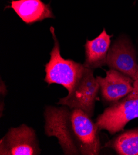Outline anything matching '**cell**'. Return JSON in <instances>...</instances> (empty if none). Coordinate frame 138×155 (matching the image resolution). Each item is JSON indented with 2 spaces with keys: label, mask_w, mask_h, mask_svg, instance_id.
<instances>
[{
  "label": "cell",
  "mask_w": 138,
  "mask_h": 155,
  "mask_svg": "<svg viewBox=\"0 0 138 155\" xmlns=\"http://www.w3.org/2000/svg\"><path fill=\"white\" fill-rule=\"evenodd\" d=\"M44 132L54 137L65 155H99L102 147L96 122L80 109L47 106Z\"/></svg>",
  "instance_id": "1"
},
{
  "label": "cell",
  "mask_w": 138,
  "mask_h": 155,
  "mask_svg": "<svg viewBox=\"0 0 138 155\" xmlns=\"http://www.w3.org/2000/svg\"><path fill=\"white\" fill-rule=\"evenodd\" d=\"M54 45L50 53V58L45 64V77L44 81L50 85L55 84L63 86L68 94L81 79L86 67L72 59H64L61 55L59 41L56 36L55 28H50Z\"/></svg>",
  "instance_id": "2"
},
{
  "label": "cell",
  "mask_w": 138,
  "mask_h": 155,
  "mask_svg": "<svg viewBox=\"0 0 138 155\" xmlns=\"http://www.w3.org/2000/svg\"><path fill=\"white\" fill-rule=\"evenodd\" d=\"M138 118V79L126 97L105 108L96 119L100 131L105 130L113 135L125 130L130 121Z\"/></svg>",
  "instance_id": "3"
},
{
  "label": "cell",
  "mask_w": 138,
  "mask_h": 155,
  "mask_svg": "<svg viewBox=\"0 0 138 155\" xmlns=\"http://www.w3.org/2000/svg\"><path fill=\"white\" fill-rule=\"evenodd\" d=\"M94 69L86 68L72 91L65 97L59 98L57 104L71 109H80L93 117L100 91V85L94 75Z\"/></svg>",
  "instance_id": "4"
},
{
  "label": "cell",
  "mask_w": 138,
  "mask_h": 155,
  "mask_svg": "<svg viewBox=\"0 0 138 155\" xmlns=\"http://www.w3.org/2000/svg\"><path fill=\"white\" fill-rule=\"evenodd\" d=\"M40 153L35 130L25 124L10 128L0 140L1 155H39Z\"/></svg>",
  "instance_id": "5"
},
{
  "label": "cell",
  "mask_w": 138,
  "mask_h": 155,
  "mask_svg": "<svg viewBox=\"0 0 138 155\" xmlns=\"http://www.w3.org/2000/svg\"><path fill=\"white\" fill-rule=\"evenodd\" d=\"M106 66L131 77L138 79V60L134 46L125 35L117 38L110 46L106 59Z\"/></svg>",
  "instance_id": "6"
},
{
  "label": "cell",
  "mask_w": 138,
  "mask_h": 155,
  "mask_svg": "<svg viewBox=\"0 0 138 155\" xmlns=\"http://www.w3.org/2000/svg\"><path fill=\"white\" fill-rule=\"evenodd\" d=\"M106 76H96L100 85L102 103L108 106L115 104L126 97L134 88V81L123 73L110 69L105 71Z\"/></svg>",
  "instance_id": "7"
},
{
  "label": "cell",
  "mask_w": 138,
  "mask_h": 155,
  "mask_svg": "<svg viewBox=\"0 0 138 155\" xmlns=\"http://www.w3.org/2000/svg\"><path fill=\"white\" fill-rule=\"evenodd\" d=\"M11 8L29 25L55 18L50 5L44 3L42 0H12Z\"/></svg>",
  "instance_id": "8"
},
{
  "label": "cell",
  "mask_w": 138,
  "mask_h": 155,
  "mask_svg": "<svg viewBox=\"0 0 138 155\" xmlns=\"http://www.w3.org/2000/svg\"><path fill=\"white\" fill-rule=\"evenodd\" d=\"M103 28L101 34L93 40H87L85 45L86 68L92 69L100 68L106 65L107 55L111 46V38Z\"/></svg>",
  "instance_id": "9"
},
{
  "label": "cell",
  "mask_w": 138,
  "mask_h": 155,
  "mask_svg": "<svg viewBox=\"0 0 138 155\" xmlns=\"http://www.w3.org/2000/svg\"><path fill=\"white\" fill-rule=\"evenodd\" d=\"M103 148L111 149L118 155H138V127L120 132Z\"/></svg>",
  "instance_id": "10"
},
{
  "label": "cell",
  "mask_w": 138,
  "mask_h": 155,
  "mask_svg": "<svg viewBox=\"0 0 138 155\" xmlns=\"http://www.w3.org/2000/svg\"><path fill=\"white\" fill-rule=\"evenodd\" d=\"M0 82H1V87H0V89H1V97H3L5 98V97L8 94V90L5 85V83L3 82V81L2 79Z\"/></svg>",
  "instance_id": "11"
},
{
  "label": "cell",
  "mask_w": 138,
  "mask_h": 155,
  "mask_svg": "<svg viewBox=\"0 0 138 155\" xmlns=\"http://www.w3.org/2000/svg\"><path fill=\"white\" fill-rule=\"evenodd\" d=\"M137 60H138V59H137Z\"/></svg>",
  "instance_id": "12"
}]
</instances>
